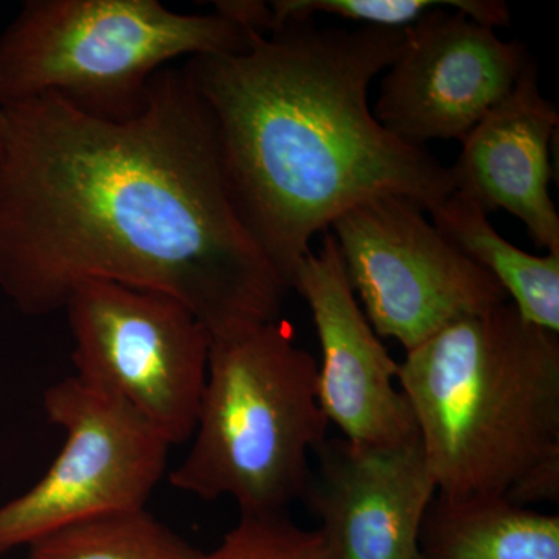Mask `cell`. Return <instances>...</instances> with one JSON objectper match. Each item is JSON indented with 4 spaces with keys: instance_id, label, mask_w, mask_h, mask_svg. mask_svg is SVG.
Wrapping results in <instances>:
<instances>
[{
    "instance_id": "1",
    "label": "cell",
    "mask_w": 559,
    "mask_h": 559,
    "mask_svg": "<svg viewBox=\"0 0 559 559\" xmlns=\"http://www.w3.org/2000/svg\"><path fill=\"white\" fill-rule=\"evenodd\" d=\"M94 280L175 297L212 340L282 314L289 288L231 205L186 66L159 70L127 120L55 95L3 106L0 290L44 318Z\"/></svg>"
},
{
    "instance_id": "2",
    "label": "cell",
    "mask_w": 559,
    "mask_h": 559,
    "mask_svg": "<svg viewBox=\"0 0 559 559\" xmlns=\"http://www.w3.org/2000/svg\"><path fill=\"white\" fill-rule=\"evenodd\" d=\"M404 31L293 22L252 33L241 53L186 69L215 128L231 205L290 290L316 234L381 194L429 212L454 191L450 168L374 119L369 87L403 49Z\"/></svg>"
},
{
    "instance_id": "3",
    "label": "cell",
    "mask_w": 559,
    "mask_h": 559,
    "mask_svg": "<svg viewBox=\"0 0 559 559\" xmlns=\"http://www.w3.org/2000/svg\"><path fill=\"white\" fill-rule=\"evenodd\" d=\"M409 401L437 495H502L559 463V337L510 301L406 352Z\"/></svg>"
},
{
    "instance_id": "4",
    "label": "cell",
    "mask_w": 559,
    "mask_h": 559,
    "mask_svg": "<svg viewBox=\"0 0 559 559\" xmlns=\"http://www.w3.org/2000/svg\"><path fill=\"white\" fill-rule=\"evenodd\" d=\"M318 371L282 319L212 340L197 428L168 473L171 487L204 500L229 498L240 514L288 513L329 439Z\"/></svg>"
},
{
    "instance_id": "5",
    "label": "cell",
    "mask_w": 559,
    "mask_h": 559,
    "mask_svg": "<svg viewBox=\"0 0 559 559\" xmlns=\"http://www.w3.org/2000/svg\"><path fill=\"white\" fill-rule=\"evenodd\" d=\"M250 40L218 13H176L157 0H31L0 38V102L55 95L90 116L127 120L168 62L241 53Z\"/></svg>"
},
{
    "instance_id": "6",
    "label": "cell",
    "mask_w": 559,
    "mask_h": 559,
    "mask_svg": "<svg viewBox=\"0 0 559 559\" xmlns=\"http://www.w3.org/2000/svg\"><path fill=\"white\" fill-rule=\"evenodd\" d=\"M62 311L75 377L123 401L171 447L189 443L212 345L193 311L159 290L100 280L76 286Z\"/></svg>"
},
{
    "instance_id": "7",
    "label": "cell",
    "mask_w": 559,
    "mask_h": 559,
    "mask_svg": "<svg viewBox=\"0 0 559 559\" xmlns=\"http://www.w3.org/2000/svg\"><path fill=\"white\" fill-rule=\"evenodd\" d=\"M44 411L64 443L31 489L0 506V555L80 522L146 509L167 474L173 447L159 430L75 374L46 390Z\"/></svg>"
},
{
    "instance_id": "8",
    "label": "cell",
    "mask_w": 559,
    "mask_h": 559,
    "mask_svg": "<svg viewBox=\"0 0 559 559\" xmlns=\"http://www.w3.org/2000/svg\"><path fill=\"white\" fill-rule=\"evenodd\" d=\"M331 234L370 325L406 352L460 319L510 301L409 198L360 202L331 224Z\"/></svg>"
},
{
    "instance_id": "9",
    "label": "cell",
    "mask_w": 559,
    "mask_h": 559,
    "mask_svg": "<svg viewBox=\"0 0 559 559\" xmlns=\"http://www.w3.org/2000/svg\"><path fill=\"white\" fill-rule=\"evenodd\" d=\"M524 44L443 7L404 28V43L382 79L374 119L412 146L462 142L516 86L530 64Z\"/></svg>"
},
{
    "instance_id": "10",
    "label": "cell",
    "mask_w": 559,
    "mask_h": 559,
    "mask_svg": "<svg viewBox=\"0 0 559 559\" xmlns=\"http://www.w3.org/2000/svg\"><path fill=\"white\" fill-rule=\"evenodd\" d=\"M290 289L307 301L318 331V395L329 421L356 443L400 447L419 440L409 401L399 385L400 362L356 301L330 230L318 252L311 250L297 264Z\"/></svg>"
},
{
    "instance_id": "11",
    "label": "cell",
    "mask_w": 559,
    "mask_h": 559,
    "mask_svg": "<svg viewBox=\"0 0 559 559\" xmlns=\"http://www.w3.org/2000/svg\"><path fill=\"white\" fill-rule=\"evenodd\" d=\"M437 485L419 440L373 447L326 439L301 502L331 559H421L419 533Z\"/></svg>"
},
{
    "instance_id": "12",
    "label": "cell",
    "mask_w": 559,
    "mask_h": 559,
    "mask_svg": "<svg viewBox=\"0 0 559 559\" xmlns=\"http://www.w3.org/2000/svg\"><path fill=\"white\" fill-rule=\"evenodd\" d=\"M559 124L554 103L540 94L533 61L513 91L462 140L454 190L485 212L520 218L539 249L559 255V215L551 201L550 145Z\"/></svg>"
},
{
    "instance_id": "13",
    "label": "cell",
    "mask_w": 559,
    "mask_h": 559,
    "mask_svg": "<svg viewBox=\"0 0 559 559\" xmlns=\"http://www.w3.org/2000/svg\"><path fill=\"white\" fill-rule=\"evenodd\" d=\"M419 551L421 559H559V516L502 495H437Z\"/></svg>"
},
{
    "instance_id": "14",
    "label": "cell",
    "mask_w": 559,
    "mask_h": 559,
    "mask_svg": "<svg viewBox=\"0 0 559 559\" xmlns=\"http://www.w3.org/2000/svg\"><path fill=\"white\" fill-rule=\"evenodd\" d=\"M429 213L433 226L499 283L522 319L559 333V255L511 245L479 204L455 190Z\"/></svg>"
},
{
    "instance_id": "15",
    "label": "cell",
    "mask_w": 559,
    "mask_h": 559,
    "mask_svg": "<svg viewBox=\"0 0 559 559\" xmlns=\"http://www.w3.org/2000/svg\"><path fill=\"white\" fill-rule=\"evenodd\" d=\"M27 559H216L146 509L70 525L27 547Z\"/></svg>"
},
{
    "instance_id": "16",
    "label": "cell",
    "mask_w": 559,
    "mask_h": 559,
    "mask_svg": "<svg viewBox=\"0 0 559 559\" xmlns=\"http://www.w3.org/2000/svg\"><path fill=\"white\" fill-rule=\"evenodd\" d=\"M271 7V33L293 22L314 21L316 14L364 22L366 27L404 31L437 9H452L488 27H507L509 7L500 0H274Z\"/></svg>"
},
{
    "instance_id": "17",
    "label": "cell",
    "mask_w": 559,
    "mask_h": 559,
    "mask_svg": "<svg viewBox=\"0 0 559 559\" xmlns=\"http://www.w3.org/2000/svg\"><path fill=\"white\" fill-rule=\"evenodd\" d=\"M216 559H331L318 530H305L288 513L240 514L215 550Z\"/></svg>"
},
{
    "instance_id": "18",
    "label": "cell",
    "mask_w": 559,
    "mask_h": 559,
    "mask_svg": "<svg viewBox=\"0 0 559 559\" xmlns=\"http://www.w3.org/2000/svg\"><path fill=\"white\" fill-rule=\"evenodd\" d=\"M216 13L250 33L270 35L271 7L260 0H219L215 2Z\"/></svg>"
},
{
    "instance_id": "19",
    "label": "cell",
    "mask_w": 559,
    "mask_h": 559,
    "mask_svg": "<svg viewBox=\"0 0 559 559\" xmlns=\"http://www.w3.org/2000/svg\"><path fill=\"white\" fill-rule=\"evenodd\" d=\"M2 124H3V106H2V102H0V131H2Z\"/></svg>"
}]
</instances>
